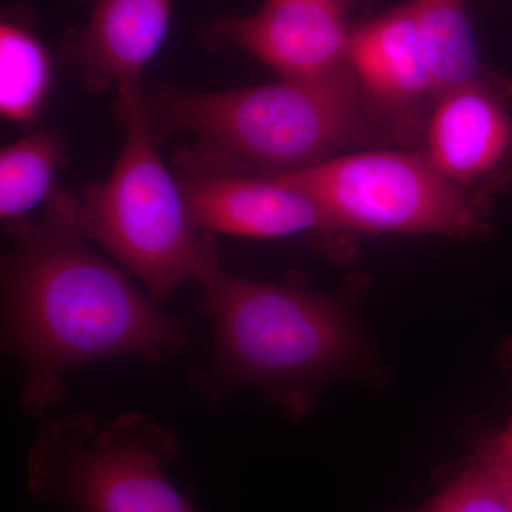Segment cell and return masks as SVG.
Segmentation results:
<instances>
[{"label": "cell", "instance_id": "obj_1", "mask_svg": "<svg viewBox=\"0 0 512 512\" xmlns=\"http://www.w3.org/2000/svg\"><path fill=\"white\" fill-rule=\"evenodd\" d=\"M2 259V350L25 367L19 406L42 420L66 396L77 367L137 356L160 363L190 340L126 275L87 247L55 195L45 218L12 224Z\"/></svg>", "mask_w": 512, "mask_h": 512}, {"label": "cell", "instance_id": "obj_2", "mask_svg": "<svg viewBox=\"0 0 512 512\" xmlns=\"http://www.w3.org/2000/svg\"><path fill=\"white\" fill-rule=\"evenodd\" d=\"M146 103L158 127L197 138L239 174L291 173L357 147H403L352 69L225 92L160 89Z\"/></svg>", "mask_w": 512, "mask_h": 512}, {"label": "cell", "instance_id": "obj_3", "mask_svg": "<svg viewBox=\"0 0 512 512\" xmlns=\"http://www.w3.org/2000/svg\"><path fill=\"white\" fill-rule=\"evenodd\" d=\"M197 282L215 343L210 367L194 380L212 402L237 387L256 386L301 413L316 387L355 352V330L335 298L238 278L218 259Z\"/></svg>", "mask_w": 512, "mask_h": 512}, {"label": "cell", "instance_id": "obj_4", "mask_svg": "<svg viewBox=\"0 0 512 512\" xmlns=\"http://www.w3.org/2000/svg\"><path fill=\"white\" fill-rule=\"evenodd\" d=\"M116 113L123 147L103 183L83 200L56 194L80 235L97 242L146 286L153 301L170 298L178 286L198 281L215 261L214 241L192 227L183 188L158 156L143 94L119 93Z\"/></svg>", "mask_w": 512, "mask_h": 512}, {"label": "cell", "instance_id": "obj_5", "mask_svg": "<svg viewBox=\"0 0 512 512\" xmlns=\"http://www.w3.org/2000/svg\"><path fill=\"white\" fill-rule=\"evenodd\" d=\"M40 421L26 458L36 503L63 512H195L167 476L180 454L173 431L136 412L106 426L82 410Z\"/></svg>", "mask_w": 512, "mask_h": 512}, {"label": "cell", "instance_id": "obj_6", "mask_svg": "<svg viewBox=\"0 0 512 512\" xmlns=\"http://www.w3.org/2000/svg\"><path fill=\"white\" fill-rule=\"evenodd\" d=\"M308 194L335 231L362 234H487L491 212L448 183L420 147L350 151L274 174Z\"/></svg>", "mask_w": 512, "mask_h": 512}, {"label": "cell", "instance_id": "obj_7", "mask_svg": "<svg viewBox=\"0 0 512 512\" xmlns=\"http://www.w3.org/2000/svg\"><path fill=\"white\" fill-rule=\"evenodd\" d=\"M420 148L448 183L491 212L512 188V79L485 70L440 94Z\"/></svg>", "mask_w": 512, "mask_h": 512}, {"label": "cell", "instance_id": "obj_8", "mask_svg": "<svg viewBox=\"0 0 512 512\" xmlns=\"http://www.w3.org/2000/svg\"><path fill=\"white\" fill-rule=\"evenodd\" d=\"M349 66L403 146L420 147L437 96L409 2L352 26Z\"/></svg>", "mask_w": 512, "mask_h": 512}, {"label": "cell", "instance_id": "obj_9", "mask_svg": "<svg viewBox=\"0 0 512 512\" xmlns=\"http://www.w3.org/2000/svg\"><path fill=\"white\" fill-rule=\"evenodd\" d=\"M180 184L195 231L252 239L338 234L308 194L272 175L210 170Z\"/></svg>", "mask_w": 512, "mask_h": 512}, {"label": "cell", "instance_id": "obj_10", "mask_svg": "<svg viewBox=\"0 0 512 512\" xmlns=\"http://www.w3.org/2000/svg\"><path fill=\"white\" fill-rule=\"evenodd\" d=\"M225 42L285 80H320L349 72L352 26L346 9L315 0H265L255 15L221 20Z\"/></svg>", "mask_w": 512, "mask_h": 512}, {"label": "cell", "instance_id": "obj_11", "mask_svg": "<svg viewBox=\"0 0 512 512\" xmlns=\"http://www.w3.org/2000/svg\"><path fill=\"white\" fill-rule=\"evenodd\" d=\"M171 0H93L92 12L72 47L74 66L89 89H137L148 63L163 46Z\"/></svg>", "mask_w": 512, "mask_h": 512}, {"label": "cell", "instance_id": "obj_12", "mask_svg": "<svg viewBox=\"0 0 512 512\" xmlns=\"http://www.w3.org/2000/svg\"><path fill=\"white\" fill-rule=\"evenodd\" d=\"M409 5L437 97L485 72L466 0H410Z\"/></svg>", "mask_w": 512, "mask_h": 512}, {"label": "cell", "instance_id": "obj_13", "mask_svg": "<svg viewBox=\"0 0 512 512\" xmlns=\"http://www.w3.org/2000/svg\"><path fill=\"white\" fill-rule=\"evenodd\" d=\"M63 138L37 131L3 148L0 154V217L8 224L52 197L53 181L63 160Z\"/></svg>", "mask_w": 512, "mask_h": 512}, {"label": "cell", "instance_id": "obj_14", "mask_svg": "<svg viewBox=\"0 0 512 512\" xmlns=\"http://www.w3.org/2000/svg\"><path fill=\"white\" fill-rule=\"evenodd\" d=\"M52 84V63L45 46L18 23L0 26V111L13 123L39 116Z\"/></svg>", "mask_w": 512, "mask_h": 512}, {"label": "cell", "instance_id": "obj_15", "mask_svg": "<svg viewBox=\"0 0 512 512\" xmlns=\"http://www.w3.org/2000/svg\"><path fill=\"white\" fill-rule=\"evenodd\" d=\"M403 512H510V508L491 477L476 464L424 507Z\"/></svg>", "mask_w": 512, "mask_h": 512}, {"label": "cell", "instance_id": "obj_16", "mask_svg": "<svg viewBox=\"0 0 512 512\" xmlns=\"http://www.w3.org/2000/svg\"><path fill=\"white\" fill-rule=\"evenodd\" d=\"M478 466L491 477L512 512V450L495 439L481 448Z\"/></svg>", "mask_w": 512, "mask_h": 512}, {"label": "cell", "instance_id": "obj_17", "mask_svg": "<svg viewBox=\"0 0 512 512\" xmlns=\"http://www.w3.org/2000/svg\"><path fill=\"white\" fill-rule=\"evenodd\" d=\"M315 2L329 3V5L339 6V8L346 9L349 5V0H315Z\"/></svg>", "mask_w": 512, "mask_h": 512}, {"label": "cell", "instance_id": "obj_18", "mask_svg": "<svg viewBox=\"0 0 512 512\" xmlns=\"http://www.w3.org/2000/svg\"><path fill=\"white\" fill-rule=\"evenodd\" d=\"M498 439L503 441L505 446L510 447L512 450V423H511L510 429H508L507 433L503 434V436L498 437Z\"/></svg>", "mask_w": 512, "mask_h": 512}]
</instances>
